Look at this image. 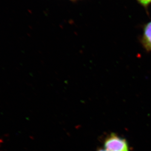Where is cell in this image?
I'll use <instances>...</instances> for the list:
<instances>
[{"mask_svg":"<svg viewBox=\"0 0 151 151\" xmlns=\"http://www.w3.org/2000/svg\"><path fill=\"white\" fill-rule=\"evenodd\" d=\"M104 146L107 151H129L126 140L115 134L108 136L105 140Z\"/></svg>","mask_w":151,"mask_h":151,"instance_id":"1","label":"cell"},{"mask_svg":"<svg viewBox=\"0 0 151 151\" xmlns=\"http://www.w3.org/2000/svg\"><path fill=\"white\" fill-rule=\"evenodd\" d=\"M141 41L146 49L151 51V22L144 27Z\"/></svg>","mask_w":151,"mask_h":151,"instance_id":"2","label":"cell"},{"mask_svg":"<svg viewBox=\"0 0 151 151\" xmlns=\"http://www.w3.org/2000/svg\"><path fill=\"white\" fill-rule=\"evenodd\" d=\"M142 6H147L151 3V0H137Z\"/></svg>","mask_w":151,"mask_h":151,"instance_id":"3","label":"cell"},{"mask_svg":"<svg viewBox=\"0 0 151 151\" xmlns=\"http://www.w3.org/2000/svg\"><path fill=\"white\" fill-rule=\"evenodd\" d=\"M97 151H107L106 149H99Z\"/></svg>","mask_w":151,"mask_h":151,"instance_id":"4","label":"cell"},{"mask_svg":"<svg viewBox=\"0 0 151 151\" xmlns=\"http://www.w3.org/2000/svg\"><path fill=\"white\" fill-rule=\"evenodd\" d=\"M72 1H76V0H72Z\"/></svg>","mask_w":151,"mask_h":151,"instance_id":"5","label":"cell"}]
</instances>
